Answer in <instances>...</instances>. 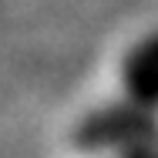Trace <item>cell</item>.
<instances>
[{
	"instance_id": "6da1fadb",
	"label": "cell",
	"mask_w": 158,
	"mask_h": 158,
	"mask_svg": "<svg viewBox=\"0 0 158 158\" xmlns=\"http://www.w3.org/2000/svg\"><path fill=\"white\" fill-rule=\"evenodd\" d=\"M155 141V114L131 104H104L88 111L74 128V145L81 152H141Z\"/></svg>"
},
{
	"instance_id": "7a4b0ae2",
	"label": "cell",
	"mask_w": 158,
	"mask_h": 158,
	"mask_svg": "<svg viewBox=\"0 0 158 158\" xmlns=\"http://www.w3.org/2000/svg\"><path fill=\"white\" fill-rule=\"evenodd\" d=\"M121 88L125 101L152 114L158 111V31L131 44V51L121 61Z\"/></svg>"
},
{
	"instance_id": "3957f363",
	"label": "cell",
	"mask_w": 158,
	"mask_h": 158,
	"mask_svg": "<svg viewBox=\"0 0 158 158\" xmlns=\"http://www.w3.org/2000/svg\"><path fill=\"white\" fill-rule=\"evenodd\" d=\"M125 158H155V152H152V148H141V152H131V155H125Z\"/></svg>"
}]
</instances>
